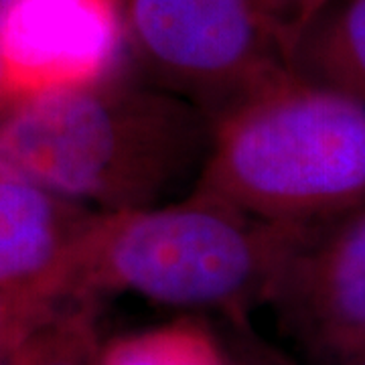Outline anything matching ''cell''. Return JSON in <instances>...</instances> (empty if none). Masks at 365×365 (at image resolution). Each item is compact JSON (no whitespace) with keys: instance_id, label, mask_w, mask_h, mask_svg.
I'll return each instance as SVG.
<instances>
[{"instance_id":"6","label":"cell","mask_w":365,"mask_h":365,"mask_svg":"<svg viewBox=\"0 0 365 365\" xmlns=\"http://www.w3.org/2000/svg\"><path fill=\"white\" fill-rule=\"evenodd\" d=\"M120 47L114 0H16L0 25L13 100L104 79Z\"/></svg>"},{"instance_id":"11","label":"cell","mask_w":365,"mask_h":365,"mask_svg":"<svg viewBox=\"0 0 365 365\" xmlns=\"http://www.w3.org/2000/svg\"><path fill=\"white\" fill-rule=\"evenodd\" d=\"M73 299L59 278L0 287V357L19 347Z\"/></svg>"},{"instance_id":"15","label":"cell","mask_w":365,"mask_h":365,"mask_svg":"<svg viewBox=\"0 0 365 365\" xmlns=\"http://www.w3.org/2000/svg\"><path fill=\"white\" fill-rule=\"evenodd\" d=\"M343 365H365V345L353 353L351 357H349V359H347Z\"/></svg>"},{"instance_id":"7","label":"cell","mask_w":365,"mask_h":365,"mask_svg":"<svg viewBox=\"0 0 365 365\" xmlns=\"http://www.w3.org/2000/svg\"><path fill=\"white\" fill-rule=\"evenodd\" d=\"M96 215L79 203L0 179V287L63 282L67 256Z\"/></svg>"},{"instance_id":"14","label":"cell","mask_w":365,"mask_h":365,"mask_svg":"<svg viewBox=\"0 0 365 365\" xmlns=\"http://www.w3.org/2000/svg\"><path fill=\"white\" fill-rule=\"evenodd\" d=\"M256 365H288L282 361L280 357H272V355H258L256 357Z\"/></svg>"},{"instance_id":"12","label":"cell","mask_w":365,"mask_h":365,"mask_svg":"<svg viewBox=\"0 0 365 365\" xmlns=\"http://www.w3.org/2000/svg\"><path fill=\"white\" fill-rule=\"evenodd\" d=\"M331 0H292L300 26H309Z\"/></svg>"},{"instance_id":"3","label":"cell","mask_w":365,"mask_h":365,"mask_svg":"<svg viewBox=\"0 0 365 365\" xmlns=\"http://www.w3.org/2000/svg\"><path fill=\"white\" fill-rule=\"evenodd\" d=\"M195 193L258 220L313 223L365 205V104L280 71L213 120Z\"/></svg>"},{"instance_id":"8","label":"cell","mask_w":365,"mask_h":365,"mask_svg":"<svg viewBox=\"0 0 365 365\" xmlns=\"http://www.w3.org/2000/svg\"><path fill=\"white\" fill-rule=\"evenodd\" d=\"M300 76L365 104V0H345L313 29Z\"/></svg>"},{"instance_id":"9","label":"cell","mask_w":365,"mask_h":365,"mask_svg":"<svg viewBox=\"0 0 365 365\" xmlns=\"http://www.w3.org/2000/svg\"><path fill=\"white\" fill-rule=\"evenodd\" d=\"M96 365L234 364L209 327L193 319H179L100 345Z\"/></svg>"},{"instance_id":"10","label":"cell","mask_w":365,"mask_h":365,"mask_svg":"<svg viewBox=\"0 0 365 365\" xmlns=\"http://www.w3.org/2000/svg\"><path fill=\"white\" fill-rule=\"evenodd\" d=\"M100 300L69 302L19 347L0 357V365H96Z\"/></svg>"},{"instance_id":"13","label":"cell","mask_w":365,"mask_h":365,"mask_svg":"<svg viewBox=\"0 0 365 365\" xmlns=\"http://www.w3.org/2000/svg\"><path fill=\"white\" fill-rule=\"evenodd\" d=\"M14 104L11 90H9V83H6V73H4V66H2V59H0V116Z\"/></svg>"},{"instance_id":"2","label":"cell","mask_w":365,"mask_h":365,"mask_svg":"<svg viewBox=\"0 0 365 365\" xmlns=\"http://www.w3.org/2000/svg\"><path fill=\"white\" fill-rule=\"evenodd\" d=\"M309 225L258 220L191 191L157 207L98 211L61 276L73 299L132 292L242 319L250 307L268 304Z\"/></svg>"},{"instance_id":"16","label":"cell","mask_w":365,"mask_h":365,"mask_svg":"<svg viewBox=\"0 0 365 365\" xmlns=\"http://www.w3.org/2000/svg\"><path fill=\"white\" fill-rule=\"evenodd\" d=\"M14 2H16V0H0V25H2L4 16L9 14V11L13 9Z\"/></svg>"},{"instance_id":"4","label":"cell","mask_w":365,"mask_h":365,"mask_svg":"<svg viewBox=\"0 0 365 365\" xmlns=\"http://www.w3.org/2000/svg\"><path fill=\"white\" fill-rule=\"evenodd\" d=\"M132 25L150 59L197 91L213 120L284 71L258 63L254 0H132Z\"/></svg>"},{"instance_id":"1","label":"cell","mask_w":365,"mask_h":365,"mask_svg":"<svg viewBox=\"0 0 365 365\" xmlns=\"http://www.w3.org/2000/svg\"><path fill=\"white\" fill-rule=\"evenodd\" d=\"M213 118L191 100L96 83L35 93L0 116V179L102 213L195 189Z\"/></svg>"},{"instance_id":"5","label":"cell","mask_w":365,"mask_h":365,"mask_svg":"<svg viewBox=\"0 0 365 365\" xmlns=\"http://www.w3.org/2000/svg\"><path fill=\"white\" fill-rule=\"evenodd\" d=\"M314 365H343L365 345V205L313 222L268 299Z\"/></svg>"}]
</instances>
